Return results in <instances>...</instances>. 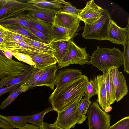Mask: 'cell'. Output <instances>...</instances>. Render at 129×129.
<instances>
[{"instance_id":"cell-1","label":"cell","mask_w":129,"mask_h":129,"mask_svg":"<svg viewBox=\"0 0 129 129\" xmlns=\"http://www.w3.org/2000/svg\"><path fill=\"white\" fill-rule=\"evenodd\" d=\"M85 75L67 83L59 89H55L48 99L54 111H61L84 96L85 88L89 81Z\"/></svg>"},{"instance_id":"cell-2","label":"cell","mask_w":129,"mask_h":129,"mask_svg":"<svg viewBox=\"0 0 129 129\" xmlns=\"http://www.w3.org/2000/svg\"><path fill=\"white\" fill-rule=\"evenodd\" d=\"M123 52L116 48H100L98 46L87 63L103 73L113 68H119L123 64Z\"/></svg>"},{"instance_id":"cell-3","label":"cell","mask_w":129,"mask_h":129,"mask_svg":"<svg viewBox=\"0 0 129 129\" xmlns=\"http://www.w3.org/2000/svg\"><path fill=\"white\" fill-rule=\"evenodd\" d=\"M111 19L108 11L104 9L99 19L90 24L85 23L82 37L86 39L108 40V28Z\"/></svg>"},{"instance_id":"cell-4","label":"cell","mask_w":129,"mask_h":129,"mask_svg":"<svg viewBox=\"0 0 129 129\" xmlns=\"http://www.w3.org/2000/svg\"><path fill=\"white\" fill-rule=\"evenodd\" d=\"M90 57L86 51L85 47H80L70 40L65 54L61 60L57 63V66L60 69L73 64L83 66L87 64Z\"/></svg>"},{"instance_id":"cell-5","label":"cell","mask_w":129,"mask_h":129,"mask_svg":"<svg viewBox=\"0 0 129 129\" xmlns=\"http://www.w3.org/2000/svg\"><path fill=\"white\" fill-rule=\"evenodd\" d=\"M88 129H109L110 126V115L94 102L89 107L87 113Z\"/></svg>"},{"instance_id":"cell-6","label":"cell","mask_w":129,"mask_h":129,"mask_svg":"<svg viewBox=\"0 0 129 129\" xmlns=\"http://www.w3.org/2000/svg\"><path fill=\"white\" fill-rule=\"evenodd\" d=\"M83 96L80 97L63 110L57 112V116L54 123L56 126L64 129H71L74 128L76 124H80L77 107Z\"/></svg>"},{"instance_id":"cell-7","label":"cell","mask_w":129,"mask_h":129,"mask_svg":"<svg viewBox=\"0 0 129 129\" xmlns=\"http://www.w3.org/2000/svg\"><path fill=\"white\" fill-rule=\"evenodd\" d=\"M32 4L15 0H6L0 5V21L16 17L29 10Z\"/></svg>"},{"instance_id":"cell-8","label":"cell","mask_w":129,"mask_h":129,"mask_svg":"<svg viewBox=\"0 0 129 129\" xmlns=\"http://www.w3.org/2000/svg\"><path fill=\"white\" fill-rule=\"evenodd\" d=\"M103 9L97 5L93 0L88 1L85 7L81 9L78 15L79 20L90 24L102 16Z\"/></svg>"},{"instance_id":"cell-9","label":"cell","mask_w":129,"mask_h":129,"mask_svg":"<svg viewBox=\"0 0 129 129\" xmlns=\"http://www.w3.org/2000/svg\"><path fill=\"white\" fill-rule=\"evenodd\" d=\"M129 18L127 25L125 28L119 27L111 19L108 28V40L113 43L124 45L129 34Z\"/></svg>"},{"instance_id":"cell-10","label":"cell","mask_w":129,"mask_h":129,"mask_svg":"<svg viewBox=\"0 0 129 129\" xmlns=\"http://www.w3.org/2000/svg\"><path fill=\"white\" fill-rule=\"evenodd\" d=\"M56 64H53L43 69V72L37 82L30 87L29 89L36 86H46L54 90L56 85L58 69Z\"/></svg>"},{"instance_id":"cell-11","label":"cell","mask_w":129,"mask_h":129,"mask_svg":"<svg viewBox=\"0 0 129 129\" xmlns=\"http://www.w3.org/2000/svg\"><path fill=\"white\" fill-rule=\"evenodd\" d=\"M115 90L116 101L118 102L127 94L128 88L125 78L122 72L116 68L110 70Z\"/></svg>"},{"instance_id":"cell-12","label":"cell","mask_w":129,"mask_h":129,"mask_svg":"<svg viewBox=\"0 0 129 129\" xmlns=\"http://www.w3.org/2000/svg\"><path fill=\"white\" fill-rule=\"evenodd\" d=\"M80 21L78 16L58 12H56L53 25L77 31Z\"/></svg>"},{"instance_id":"cell-13","label":"cell","mask_w":129,"mask_h":129,"mask_svg":"<svg viewBox=\"0 0 129 129\" xmlns=\"http://www.w3.org/2000/svg\"><path fill=\"white\" fill-rule=\"evenodd\" d=\"M22 53L30 56L35 64L34 67L35 68L43 69L57 63V61L54 56L48 54L28 50L25 51Z\"/></svg>"},{"instance_id":"cell-14","label":"cell","mask_w":129,"mask_h":129,"mask_svg":"<svg viewBox=\"0 0 129 129\" xmlns=\"http://www.w3.org/2000/svg\"><path fill=\"white\" fill-rule=\"evenodd\" d=\"M82 75L81 70L78 69L66 68L60 70L57 72L55 89H59Z\"/></svg>"},{"instance_id":"cell-15","label":"cell","mask_w":129,"mask_h":129,"mask_svg":"<svg viewBox=\"0 0 129 129\" xmlns=\"http://www.w3.org/2000/svg\"><path fill=\"white\" fill-rule=\"evenodd\" d=\"M27 2L34 6L56 12H59L64 6L70 3L63 0H32L27 1Z\"/></svg>"},{"instance_id":"cell-16","label":"cell","mask_w":129,"mask_h":129,"mask_svg":"<svg viewBox=\"0 0 129 129\" xmlns=\"http://www.w3.org/2000/svg\"><path fill=\"white\" fill-rule=\"evenodd\" d=\"M76 31L52 24L49 34L52 38V41H69L75 36Z\"/></svg>"},{"instance_id":"cell-17","label":"cell","mask_w":129,"mask_h":129,"mask_svg":"<svg viewBox=\"0 0 129 129\" xmlns=\"http://www.w3.org/2000/svg\"><path fill=\"white\" fill-rule=\"evenodd\" d=\"M56 12L52 11L33 5L27 11V14L52 24Z\"/></svg>"},{"instance_id":"cell-18","label":"cell","mask_w":129,"mask_h":129,"mask_svg":"<svg viewBox=\"0 0 129 129\" xmlns=\"http://www.w3.org/2000/svg\"><path fill=\"white\" fill-rule=\"evenodd\" d=\"M98 83V99L96 101L102 109L105 112L107 109H112L109 106L107 99V93L103 75H97L96 77Z\"/></svg>"},{"instance_id":"cell-19","label":"cell","mask_w":129,"mask_h":129,"mask_svg":"<svg viewBox=\"0 0 129 129\" xmlns=\"http://www.w3.org/2000/svg\"><path fill=\"white\" fill-rule=\"evenodd\" d=\"M0 47L6 48L12 53H22L25 50H28L44 53L30 46L24 41L4 42L0 44Z\"/></svg>"},{"instance_id":"cell-20","label":"cell","mask_w":129,"mask_h":129,"mask_svg":"<svg viewBox=\"0 0 129 129\" xmlns=\"http://www.w3.org/2000/svg\"><path fill=\"white\" fill-rule=\"evenodd\" d=\"M34 68L30 66L22 73L18 77L13 78H6L1 79L0 80V88L15 84L21 83L23 84L29 78Z\"/></svg>"},{"instance_id":"cell-21","label":"cell","mask_w":129,"mask_h":129,"mask_svg":"<svg viewBox=\"0 0 129 129\" xmlns=\"http://www.w3.org/2000/svg\"><path fill=\"white\" fill-rule=\"evenodd\" d=\"M103 77L106 91L109 106L116 101L115 90L110 70L103 73Z\"/></svg>"},{"instance_id":"cell-22","label":"cell","mask_w":129,"mask_h":129,"mask_svg":"<svg viewBox=\"0 0 129 129\" xmlns=\"http://www.w3.org/2000/svg\"><path fill=\"white\" fill-rule=\"evenodd\" d=\"M26 14L28 22L31 27L44 34H49L52 24Z\"/></svg>"},{"instance_id":"cell-23","label":"cell","mask_w":129,"mask_h":129,"mask_svg":"<svg viewBox=\"0 0 129 129\" xmlns=\"http://www.w3.org/2000/svg\"><path fill=\"white\" fill-rule=\"evenodd\" d=\"M69 41H51L47 44L54 51L53 56L57 60V63L61 60L64 55Z\"/></svg>"},{"instance_id":"cell-24","label":"cell","mask_w":129,"mask_h":129,"mask_svg":"<svg viewBox=\"0 0 129 129\" xmlns=\"http://www.w3.org/2000/svg\"><path fill=\"white\" fill-rule=\"evenodd\" d=\"M3 26L12 31L22 35L32 40L43 43L40 39L31 32L22 26L14 24L7 25Z\"/></svg>"},{"instance_id":"cell-25","label":"cell","mask_w":129,"mask_h":129,"mask_svg":"<svg viewBox=\"0 0 129 129\" xmlns=\"http://www.w3.org/2000/svg\"><path fill=\"white\" fill-rule=\"evenodd\" d=\"M14 24L18 25L25 28L31 27L28 22L27 15L24 13L16 17L0 21V25L2 26L7 25Z\"/></svg>"},{"instance_id":"cell-26","label":"cell","mask_w":129,"mask_h":129,"mask_svg":"<svg viewBox=\"0 0 129 129\" xmlns=\"http://www.w3.org/2000/svg\"><path fill=\"white\" fill-rule=\"evenodd\" d=\"M53 111L54 110L52 107H49L40 112L31 115H29L26 119V122L31 123L40 128L43 125V119L45 115Z\"/></svg>"},{"instance_id":"cell-27","label":"cell","mask_w":129,"mask_h":129,"mask_svg":"<svg viewBox=\"0 0 129 129\" xmlns=\"http://www.w3.org/2000/svg\"><path fill=\"white\" fill-rule=\"evenodd\" d=\"M29 87L23 86L22 84L18 86L16 89L10 92L8 96L1 103L0 108L3 109L9 106L20 94L25 92L28 89Z\"/></svg>"},{"instance_id":"cell-28","label":"cell","mask_w":129,"mask_h":129,"mask_svg":"<svg viewBox=\"0 0 129 129\" xmlns=\"http://www.w3.org/2000/svg\"><path fill=\"white\" fill-rule=\"evenodd\" d=\"M24 42L30 46L43 53L53 55L54 51L47 44L32 40L25 37Z\"/></svg>"},{"instance_id":"cell-29","label":"cell","mask_w":129,"mask_h":129,"mask_svg":"<svg viewBox=\"0 0 129 129\" xmlns=\"http://www.w3.org/2000/svg\"><path fill=\"white\" fill-rule=\"evenodd\" d=\"M29 115L16 116H5L0 115V116L10 123L14 128H20L25 126L27 123L26 119Z\"/></svg>"},{"instance_id":"cell-30","label":"cell","mask_w":129,"mask_h":129,"mask_svg":"<svg viewBox=\"0 0 129 129\" xmlns=\"http://www.w3.org/2000/svg\"><path fill=\"white\" fill-rule=\"evenodd\" d=\"M91 102L84 97L82 98L79 102L77 107V110L80 120V124L84 121L87 117L86 115L88 108L91 104Z\"/></svg>"},{"instance_id":"cell-31","label":"cell","mask_w":129,"mask_h":129,"mask_svg":"<svg viewBox=\"0 0 129 129\" xmlns=\"http://www.w3.org/2000/svg\"><path fill=\"white\" fill-rule=\"evenodd\" d=\"M98 91V82L96 77L93 79H90L86 85L84 92V96L88 99L97 94Z\"/></svg>"},{"instance_id":"cell-32","label":"cell","mask_w":129,"mask_h":129,"mask_svg":"<svg viewBox=\"0 0 129 129\" xmlns=\"http://www.w3.org/2000/svg\"><path fill=\"white\" fill-rule=\"evenodd\" d=\"M43 71V69H39L34 67L31 74L28 80L22 84L25 86L30 87L33 85L41 75Z\"/></svg>"},{"instance_id":"cell-33","label":"cell","mask_w":129,"mask_h":129,"mask_svg":"<svg viewBox=\"0 0 129 129\" xmlns=\"http://www.w3.org/2000/svg\"><path fill=\"white\" fill-rule=\"evenodd\" d=\"M124 51L123 52V64L124 71L129 74V34L128 35L126 40L123 45Z\"/></svg>"},{"instance_id":"cell-34","label":"cell","mask_w":129,"mask_h":129,"mask_svg":"<svg viewBox=\"0 0 129 129\" xmlns=\"http://www.w3.org/2000/svg\"><path fill=\"white\" fill-rule=\"evenodd\" d=\"M25 28L31 32L45 44H48L52 40V38L49 34H44L31 27Z\"/></svg>"},{"instance_id":"cell-35","label":"cell","mask_w":129,"mask_h":129,"mask_svg":"<svg viewBox=\"0 0 129 129\" xmlns=\"http://www.w3.org/2000/svg\"><path fill=\"white\" fill-rule=\"evenodd\" d=\"M25 36L12 31L9 30L4 39V42L9 41H24Z\"/></svg>"},{"instance_id":"cell-36","label":"cell","mask_w":129,"mask_h":129,"mask_svg":"<svg viewBox=\"0 0 129 129\" xmlns=\"http://www.w3.org/2000/svg\"><path fill=\"white\" fill-rule=\"evenodd\" d=\"M109 129H129V116L122 118L111 126Z\"/></svg>"},{"instance_id":"cell-37","label":"cell","mask_w":129,"mask_h":129,"mask_svg":"<svg viewBox=\"0 0 129 129\" xmlns=\"http://www.w3.org/2000/svg\"><path fill=\"white\" fill-rule=\"evenodd\" d=\"M14 56L18 60L26 63L30 66L34 67L35 65L31 58L27 55L20 53L11 52Z\"/></svg>"},{"instance_id":"cell-38","label":"cell","mask_w":129,"mask_h":129,"mask_svg":"<svg viewBox=\"0 0 129 129\" xmlns=\"http://www.w3.org/2000/svg\"><path fill=\"white\" fill-rule=\"evenodd\" d=\"M81 10V9H78L75 7L73 6L70 3L68 5L64 6L59 12L74 15L78 16Z\"/></svg>"},{"instance_id":"cell-39","label":"cell","mask_w":129,"mask_h":129,"mask_svg":"<svg viewBox=\"0 0 129 129\" xmlns=\"http://www.w3.org/2000/svg\"><path fill=\"white\" fill-rule=\"evenodd\" d=\"M21 84L19 83L0 88V96L4 94L13 90Z\"/></svg>"},{"instance_id":"cell-40","label":"cell","mask_w":129,"mask_h":129,"mask_svg":"<svg viewBox=\"0 0 129 129\" xmlns=\"http://www.w3.org/2000/svg\"><path fill=\"white\" fill-rule=\"evenodd\" d=\"M0 128L3 129H13V127L0 116Z\"/></svg>"},{"instance_id":"cell-41","label":"cell","mask_w":129,"mask_h":129,"mask_svg":"<svg viewBox=\"0 0 129 129\" xmlns=\"http://www.w3.org/2000/svg\"><path fill=\"white\" fill-rule=\"evenodd\" d=\"M40 129H64L57 126L55 124H50L44 122L43 126Z\"/></svg>"},{"instance_id":"cell-42","label":"cell","mask_w":129,"mask_h":129,"mask_svg":"<svg viewBox=\"0 0 129 129\" xmlns=\"http://www.w3.org/2000/svg\"><path fill=\"white\" fill-rule=\"evenodd\" d=\"M0 49L3 51L5 55L7 58L10 59H12L13 56L11 52L8 49L0 47Z\"/></svg>"},{"instance_id":"cell-43","label":"cell","mask_w":129,"mask_h":129,"mask_svg":"<svg viewBox=\"0 0 129 129\" xmlns=\"http://www.w3.org/2000/svg\"><path fill=\"white\" fill-rule=\"evenodd\" d=\"M18 129H40L38 127L33 124L27 123L23 127Z\"/></svg>"},{"instance_id":"cell-44","label":"cell","mask_w":129,"mask_h":129,"mask_svg":"<svg viewBox=\"0 0 129 129\" xmlns=\"http://www.w3.org/2000/svg\"><path fill=\"white\" fill-rule=\"evenodd\" d=\"M8 30L7 28L0 25V31L6 32Z\"/></svg>"},{"instance_id":"cell-45","label":"cell","mask_w":129,"mask_h":129,"mask_svg":"<svg viewBox=\"0 0 129 129\" xmlns=\"http://www.w3.org/2000/svg\"><path fill=\"white\" fill-rule=\"evenodd\" d=\"M6 32H7L0 31V37L4 39L6 34Z\"/></svg>"},{"instance_id":"cell-46","label":"cell","mask_w":129,"mask_h":129,"mask_svg":"<svg viewBox=\"0 0 129 129\" xmlns=\"http://www.w3.org/2000/svg\"><path fill=\"white\" fill-rule=\"evenodd\" d=\"M6 1V0H0V5L4 4Z\"/></svg>"},{"instance_id":"cell-47","label":"cell","mask_w":129,"mask_h":129,"mask_svg":"<svg viewBox=\"0 0 129 129\" xmlns=\"http://www.w3.org/2000/svg\"><path fill=\"white\" fill-rule=\"evenodd\" d=\"M4 41V39L1 38L0 37V44H2V43Z\"/></svg>"},{"instance_id":"cell-48","label":"cell","mask_w":129,"mask_h":129,"mask_svg":"<svg viewBox=\"0 0 129 129\" xmlns=\"http://www.w3.org/2000/svg\"></svg>"}]
</instances>
